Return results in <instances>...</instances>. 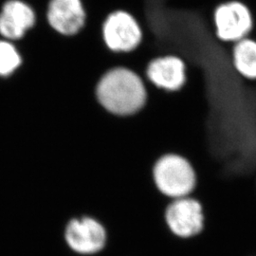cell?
Returning a JSON list of instances; mask_svg holds the SVG:
<instances>
[{
    "label": "cell",
    "mask_w": 256,
    "mask_h": 256,
    "mask_svg": "<svg viewBox=\"0 0 256 256\" xmlns=\"http://www.w3.org/2000/svg\"><path fill=\"white\" fill-rule=\"evenodd\" d=\"M95 95L102 108L108 113L128 117L144 106L146 86L138 74L128 68L117 66L102 76L96 86Z\"/></svg>",
    "instance_id": "obj_1"
},
{
    "label": "cell",
    "mask_w": 256,
    "mask_h": 256,
    "mask_svg": "<svg viewBox=\"0 0 256 256\" xmlns=\"http://www.w3.org/2000/svg\"><path fill=\"white\" fill-rule=\"evenodd\" d=\"M152 178L160 192L176 198L188 196L198 182V174L192 164L182 156L172 153L156 160Z\"/></svg>",
    "instance_id": "obj_2"
},
{
    "label": "cell",
    "mask_w": 256,
    "mask_h": 256,
    "mask_svg": "<svg viewBox=\"0 0 256 256\" xmlns=\"http://www.w3.org/2000/svg\"><path fill=\"white\" fill-rule=\"evenodd\" d=\"M102 34L106 48L116 54L135 50L142 40V30L137 19L124 10L110 14L102 24Z\"/></svg>",
    "instance_id": "obj_3"
},
{
    "label": "cell",
    "mask_w": 256,
    "mask_h": 256,
    "mask_svg": "<svg viewBox=\"0 0 256 256\" xmlns=\"http://www.w3.org/2000/svg\"><path fill=\"white\" fill-rule=\"evenodd\" d=\"M214 23L216 37L226 43H236L247 38L254 25L250 9L236 0L222 3L216 7Z\"/></svg>",
    "instance_id": "obj_4"
},
{
    "label": "cell",
    "mask_w": 256,
    "mask_h": 256,
    "mask_svg": "<svg viewBox=\"0 0 256 256\" xmlns=\"http://www.w3.org/2000/svg\"><path fill=\"white\" fill-rule=\"evenodd\" d=\"M68 245L81 254H92L101 250L106 242V230L92 218L72 220L64 230Z\"/></svg>",
    "instance_id": "obj_5"
},
{
    "label": "cell",
    "mask_w": 256,
    "mask_h": 256,
    "mask_svg": "<svg viewBox=\"0 0 256 256\" xmlns=\"http://www.w3.org/2000/svg\"><path fill=\"white\" fill-rule=\"evenodd\" d=\"M186 81V66L176 55H164L154 58L147 64L146 79L156 88L174 92L182 88Z\"/></svg>",
    "instance_id": "obj_6"
},
{
    "label": "cell",
    "mask_w": 256,
    "mask_h": 256,
    "mask_svg": "<svg viewBox=\"0 0 256 256\" xmlns=\"http://www.w3.org/2000/svg\"><path fill=\"white\" fill-rule=\"evenodd\" d=\"M165 218L170 230L180 238L194 236L203 228L202 205L192 198H180L170 204L166 210Z\"/></svg>",
    "instance_id": "obj_7"
},
{
    "label": "cell",
    "mask_w": 256,
    "mask_h": 256,
    "mask_svg": "<svg viewBox=\"0 0 256 256\" xmlns=\"http://www.w3.org/2000/svg\"><path fill=\"white\" fill-rule=\"evenodd\" d=\"M48 19L52 27L64 36L79 34L86 23V10L82 0H52Z\"/></svg>",
    "instance_id": "obj_8"
},
{
    "label": "cell",
    "mask_w": 256,
    "mask_h": 256,
    "mask_svg": "<svg viewBox=\"0 0 256 256\" xmlns=\"http://www.w3.org/2000/svg\"><path fill=\"white\" fill-rule=\"evenodd\" d=\"M36 16L32 8L22 1L10 0L0 14V34L9 39H19L34 26Z\"/></svg>",
    "instance_id": "obj_9"
},
{
    "label": "cell",
    "mask_w": 256,
    "mask_h": 256,
    "mask_svg": "<svg viewBox=\"0 0 256 256\" xmlns=\"http://www.w3.org/2000/svg\"><path fill=\"white\" fill-rule=\"evenodd\" d=\"M232 63L236 70L248 80L256 81V41L244 38L234 43Z\"/></svg>",
    "instance_id": "obj_10"
},
{
    "label": "cell",
    "mask_w": 256,
    "mask_h": 256,
    "mask_svg": "<svg viewBox=\"0 0 256 256\" xmlns=\"http://www.w3.org/2000/svg\"><path fill=\"white\" fill-rule=\"evenodd\" d=\"M21 64V58L10 43L0 41V76L12 74Z\"/></svg>",
    "instance_id": "obj_11"
}]
</instances>
